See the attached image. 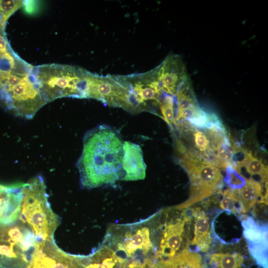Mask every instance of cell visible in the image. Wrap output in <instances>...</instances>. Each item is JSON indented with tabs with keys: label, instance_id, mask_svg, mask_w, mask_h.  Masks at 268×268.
I'll list each match as a JSON object with an SVG mask.
<instances>
[{
	"label": "cell",
	"instance_id": "obj_1",
	"mask_svg": "<svg viewBox=\"0 0 268 268\" xmlns=\"http://www.w3.org/2000/svg\"><path fill=\"white\" fill-rule=\"evenodd\" d=\"M124 141L118 131L100 125L85 134L77 162L83 188L113 185L119 180Z\"/></svg>",
	"mask_w": 268,
	"mask_h": 268
},
{
	"label": "cell",
	"instance_id": "obj_15",
	"mask_svg": "<svg viewBox=\"0 0 268 268\" xmlns=\"http://www.w3.org/2000/svg\"><path fill=\"white\" fill-rule=\"evenodd\" d=\"M243 153L244 158L241 161L237 163L236 168L239 169L244 167L251 176H258L262 182L265 181L268 177L267 167L250 152L245 151Z\"/></svg>",
	"mask_w": 268,
	"mask_h": 268
},
{
	"label": "cell",
	"instance_id": "obj_3",
	"mask_svg": "<svg viewBox=\"0 0 268 268\" xmlns=\"http://www.w3.org/2000/svg\"><path fill=\"white\" fill-rule=\"evenodd\" d=\"M48 198L46 186L40 175L24 184L19 219L30 228L38 241L53 240L60 224Z\"/></svg>",
	"mask_w": 268,
	"mask_h": 268
},
{
	"label": "cell",
	"instance_id": "obj_13",
	"mask_svg": "<svg viewBox=\"0 0 268 268\" xmlns=\"http://www.w3.org/2000/svg\"><path fill=\"white\" fill-rule=\"evenodd\" d=\"M233 196L236 200L240 212L246 213L253 207L261 196L262 187L260 182L250 178L245 180L240 188L231 189Z\"/></svg>",
	"mask_w": 268,
	"mask_h": 268
},
{
	"label": "cell",
	"instance_id": "obj_5",
	"mask_svg": "<svg viewBox=\"0 0 268 268\" xmlns=\"http://www.w3.org/2000/svg\"><path fill=\"white\" fill-rule=\"evenodd\" d=\"M152 218L133 224L111 226L103 245L127 261L152 259L149 256L151 252H154L155 256L157 253L152 241Z\"/></svg>",
	"mask_w": 268,
	"mask_h": 268
},
{
	"label": "cell",
	"instance_id": "obj_22",
	"mask_svg": "<svg viewBox=\"0 0 268 268\" xmlns=\"http://www.w3.org/2000/svg\"><path fill=\"white\" fill-rule=\"evenodd\" d=\"M40 2L36 0H23V9L25 13L33 14L37 13L39 9Z\"/></svg>",
	"mask_w": 268,
	"mask_h": 268
},
{
	"label": "cell",
	"instance_id": "obj_7",
	"mask_svg": "<svg viewBox=\"0 0 268 268\" xmlns=\"http://www.w3.org/2000/svg\"><path fill=\"white\" fill-rule=\"evenodd\" d=\"M26 268H85L82 256L68 254L53 240L38 242Z\"/></svg>",
	"mask_w": 268,
	"mask_h": 268
},
{
	"label": "cell",
	"instance_id": "obj_8",
	"mask_svg": "<svg viewBox=\"0 0 268 268\" xmlns=\"http://www.w3.org/2000/svg\"><path fill=\"white\" fill-rule=\"evenodd\" d=\"M24 186L0 184V225L10 224L19 219Z\"/></svg>",
	"mask_w": 268,
	"mask_h": 268
},
{
	"label": "cell",
	"instance_id": "obj_11",
	"mask_svg": "<svg viewBox=\"0 0 268 268\" xmlns=\"http://www.w3.org/2000/svg\"><path fill=\"white\" fill-rule=\"evenodd\" d=\"M189 218L184 216L183 218L177 219L174 222L164 223L155 259L172 258L179 253L183 242L185 224Z\"/></svg>",
	"mask_w": 268,
	"mask_h": 268
},
{
	"label": "cell",
	"instance_id": "obj_9",
	"mask_svg": "<svg viewBox=\"0 0 268 268\" xmlns=\"http://www.w3.org/2000/svg\"><path fill=\"white\" fill-rule=\"evenodd\" d=\"M243 234L252 256L259 265L268 268V230L248 217L242 222Z\"/></svg>",
	"mask_w": 268,
	"mask_h": 268
},
{
	"label": "cell",
	"instance_id": "obj_20",
	"mask_svg": "<svg viewBox=\"0 0 268 268\" xmlns=\"http://www.w3.org/2000/svg\"><path fill=\"white\" fill-rule=\"evenodd\" d=\"M219 204L222 209L227 211L234 214L240 212L238 203L230 189L224 191L223 197Z\"/></svg>",
	"mask_w": 268,
	"mask_h": 268
},
{
	"label": "cell",
	"instance_id": "obj_19",
	"mask_svg": "<svg viewBox=\"0 0 268 268\" xmlns=\"http://www.w3.org/2000/svg\"><path fill=\"white\" fill-rule=\"evenodd\" d=\"M214 146L216 151V157L217 164L223 167L226 166L232 161L233 153L230 149V144L228 140L219 143Z\"/></svg>",
	"mask_w": 268,
	"mask_h": 268
},
{
	"label": "cell",
	"instance_id": "obj_2",
	"mask_svg": "<svg viewBox=\"0 0 268 268\" xmlns=\"http://www.w3.org/2000/svg\"><path fill=\"white\" fill-rule=\"evenodd\" d=\"M34 67L16 54L0 57V106L27 119L49 102L36 78Z\"/></svg>",
	"mask_w": 268,
	"mask_h": 268
},
{
	"label": "cell",
	"instance_id": "obj_6",
	"mask_svg": "<svg viewBox=\"0 0 268 268\" xmlns=\"http://www.w3.org/2000/svg\"><path fill=\"white\" fill-rule=\"evenodd\" d=\"M180 163L190 179V195L187 201L176 206V209L188 208L211 196L221 188L223 176L212 163L191 153L184 154Z\"/></svg>",
	"mask_w": 268,
	"mask_h": 268
},
{
	"label": "cell",
	"instance_id": "obj_14",
	"mask_svg": "<svg viewBox=\"0 0 268 268\" xmlns=\"http://www.w3.org/2000/svg\"><path fill=\"white\" fill-rule=\"evenodd\" d=\"M82 258L85 268H122L128 261L103 245L92 254Z\"/></svg>",
	"mask_w": 268,
	"mask_h": 268
},
{
	"label": "cell",
	"instance_id": "obj_10",
	"mask_svg": "<svg viewBox=\"0 0 268 268\" xmlns=\"http://www.w3.org/2000/svg\"><path fill=\"white\" fill-rule=\"evenodd\" d=\"M146 165L140 147L130 141H124L119 180L136 181L144 179Z\"/></svg>",
	"mask_w": 268,
	"mask_h": 268
},
{
	"label": "cell",
	"instance_id": "obj_17",
	"mask_svg": "<svg viewBox=\"0 0 268 268\" xmlns=\"http://www.w3.org/2000/svg\"><path fill=\"white\" fill-rule=\"evenodd\" d=\"M172 259L176 268H202L201 257L196 252L184 250Z\"/></svg>",
	"mask_w": 268,
	"mask_h": 268
},
{
	"label": "cell",
	"instance_id": "obj_21",
	"mask_svg": "<svg viewBox=\"0 0 268 268\" xmlns=\"http://www.w3.org/2000/svg\"><path fill=\"white\" fill-rule=\"evenodd\" d=\"M193 135L196 147L200 151L206 152L210 146V142L206 135L201 131H196Z\"/></svg>",
	"mask_w": 268,
	"mask_h": 268
},
{
	"label": "cell",
	"instance_id": "obj_16",
	"mask_svg": "<svg viewBox=\"0 0 268 268\" xmlns=\"http://www.w3.org/2000/svg\"><path fill=\"white\" fill-rule=\"evenodd\" d=\"M243 256L237 253H220L210 255V268H239L243 263Z\"/></svg>",
	"mask_w": 268,
	"mask_h": 268
},
{
	"label": "cell",
	"instance_id": "obj_12",
	"mask_svg": "<svg viewBox=\"0 0 268 268\" xmlns=\"http://www.w3.org/2000/svg\"><path fill=\"white\" fill-rule=\"evenodd\" d=\"M194 217V237L191 244L202 252H207L212 242L210 223L205 212L200 208H195L192 210Z\"/></svg>",
	"mask_w": 268,
	"mask_h": 268
},
{
	"label": "cell",
	"instance_id": "obj_18",
	"mask_svg": "<svg viewBox=\"0 0 268 268\" xmlns=\"http://www.w3.org/2000/svg\"><path fill=\"white\" fill-rule=\"evenodd\" d=\"M23 0H0V18L3 27L9 18L17 10L23 5Z\"/></svg>",
	"mask_w": 268,
	"mask_h": 268
},
{
	"label": "cell",
	"instance_id": "obj_4",
	"mask_svg": "<svg viewBox=\"0 0 268 268\" xmlns=\"http://www.w3.org/2000/svg\"><path fill=\"white\" fill-rule=\"evenodd\" d=\"M89 72L78 67L56 64L34 67L36 78L49 102L63 97L87 98Z\"/></svg>",
	"mask_w": 268,
	"mask_h": 268
}]
</instances>
